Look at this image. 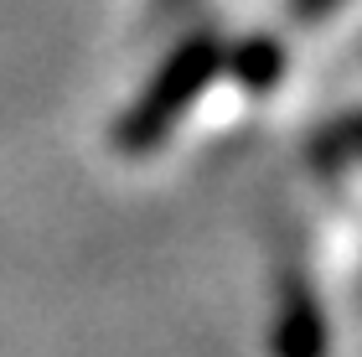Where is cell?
Returning <instances> with one entry per match:
<instances>
[{
  "instance_id": "cell-3",
  "label": "cell",
  "mask_w": 362,
  "mask_h": 357,
  "mask_svg": "<svg viewBox=\"0 0 362 357\" xmlns=\"http://www.w3.org/2000/svg\"><path fill=\"white\" fill-rule=\"evenodd\" d=\"M223 73H233L243 88L264 93L279 83V73H285V47L274 37H249L238 47H223Z\"/></svg>"
},
{
  "instance_id": "cell-4",
  "label": "cell",
  "mask_w": 362,
  "mask_h": 357,
  "mask_svg": "<svg viewBox=\"0 0 362 357\" xmlns=\"http://www.w3.org/2000/svg\"><path fill=\"white\" fill-rule=\"evenodd\" d=\"M321 160H332L337 156V166H347L352 156H362V115H347V119H337L332 129L321 135Z\"/></svg>"
},
{
  "instance_id": "cell-5",
  "label": "cell",
  "mask_w": 362,
  "mask_h": 357,
  "mask_svg": "<svg viewBox=\"0 0 362 357\" xmlns=\"http://www.w3.org/2000/svg\"><path fill=\"white\" fill-rule=\"evenodd\" d=\"M337 6H347V0H290V11L300 16V21H321V16H332Z\"/></svg>"
},
{
  "instance_id": "cell-2",
  "label": "cell",
  "mask_w": 362,
  "mask_h": 357,
  "mask_svg": "<svg viewBox=\"0 0 362 357\" xmlns=\"http://www.w3.org/2000/svg\"><path fill=\"white\" fill-rule=\"evenodd\" d=\"M274 357H326L332 352V327L321 316V300L300 269L279 274V311H274Z\"/></svg>"
},
{
  "instance_id": "cell-1",
  "label": "cell",
  "mask_w": 362,
  "mask_h": 357,
  "mask_svg": "<svg viewBox=\"0 0 362 357\" xmlns=\"http://www.w3.org/2000/svg\"><path fill=\"white\" fill-rule=\"evenodd\" d=\"M212 78H223V37L218 31H192L181 37L160 68L151 73V83L140 88V99L119 115L114 124V145L124 156H151L171 129L187 119V109L207 93Z\"/></svg>"
}]
</instances>
